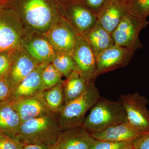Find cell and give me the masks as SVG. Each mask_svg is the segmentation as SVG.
Masks as SVG:
<instances>
[{"label": "cell", "mask_w": 149, "mask_h": 149, "mask_svg": "<svg viewBox=\"0 0 149 149\" xmlns=\"http://www.w3.org/2000/svg\"><path fill=\"white\" fill-rule=\"evenodd\" d=\"M3 5L13 10L22 25L37 34H46L64 17L58 0H6Z\"/></svg>", "instance_id": "1"}, {"label": "cell", "mask_w": 149, "mask_h": 149, "mask_svg": "<svg viewBox=\"0 0 149 149\" xmlns=\"http://www.w3.org/2000/svg\"><path fill=\"white\" fill-rule=\"evenodd\" d=\"M61 131L58 116L52 113L22 123L15 139L23 145H44L52 148Z\"/></svg>", "instance_id": "2"}, {"label": "cell", "mask_w": 149, "mask_h": 149, "mask_svg": "<svg viewBox=\"0 0 149 149\" xmlns=\"http://www.w3.org/2000/svg\"><path fill=\"white\" fill-rule=\"evenodd\" d=\"M127 122L126 112L120 101H111L100 97L91 108L82 125L89 133L93 134Z\"/></svg>", "instance_id": "3"}, {"label": "cell", "mask_w": 149, "mask_h": 149, "mask_svg": "<svg viewBox=\"0 0 149 149\" xmlns=\"http://www.w3.org/2000/svg\"><path fill=\"white\" fill-rule=\"evenodd\" d=\"M94 81L90 82L86 91L80 97L65 104L58 115L61 130L83 125L86 113L100 98Z\"/></svg>", "instance_id": "4"}, {"label": "cell", "mask_w": 149, "mask_h": 149, "mask_svg": "<svg viewBox=\"0 0 149 149\" xmlns=\"http://www.w3.org/2000/svg\"><path fill=\"white\" fill-rule=\"evenodd\" d=\"M24 29L16 13L0 5V52H13L22 46Z\"/></svg>", "instance_id": "5"}, {"label": "cell", "mask_w": 149, "mask_h": 149, "mask_svg": "<svg viewBox=\"0 0 149 149\" xmlns=\"http://www.w3.org/2000/svg\"><path fill=\"white\" fill-rule=\"evenodd\" d=\"M62 13L79 35L84 36L97 21L95 13L81 0H58Z\"/></svg>", "instance_id": "6"}, {"label": "cell", "mask_w": 149, "mask_h": 149, "mask_svg": "<svg viewBox=\"0 0 149 149\" xmlns=\"http://www.w3.org/2000/svg\"><path fill=\"white\" fill-rule=\"evenodd\" d=\"M148 23L146 19L127 15L111 33L115 45L135 52L143 47L139 40V34L142 29L147 27Z\"/></svg>", "instance_id": "7"}, {"label": "cell", "mask_w": 149, "mask_h": 149, "mask_svg": "<svg viewBox=\"0 0 149 149\" xmlns=\"http://www.w3.org/2000/svg\"><path fill=\"white\" fill-rule=\"evenodd\" d=\"M120 102L125 109L128 122L140 133L149 132V110L148 99L139 93L123 95Z\"/></svg>", "instance_id": "8"}, {"label": "cell", "mask_w": 149, "mask_h": 149, "mask_svg": "<svg viewBox=\"0 0 149 149\" xmlns=\"http://www.w3.org/2000/svg\"><path fill=\"white\" fill-rule=\"evenodd\" d=\"M72 56L77 71L88 81L95 80L97 58L93 48L84 36L77 35Z\"/></svg>", "instance_id": "9"}, {"label": "cell", "mask_w": 149, "mask_h": 149, "mask_svg": "<svg viewBox=\"0 0 149 149\" xmlns=\"http://www.w3.org/2000/svg\"><path fill=\"white\" fill-rule=\"evenodd\" d=\"M134 52L127 48L114 45L103 51L97 57V69L94 79L99 75L126 66Z\"/></svg>", "instance_id": "10"}, {"label": "cell", "mask_w": 149, "mask_h": 149, "mask_svg": "<svg viewBox=\"0 0 149 149\" xmlns=\"http://www.w3.org/2000/svg\"><path fill=\"white\" fill-rule=\"evenodd\" d=\"M45 35L56 52L72 55L78 34L64 17Z\"/></svg>", "instance_id": "11"}, {"label": "cell", "mask_w": 149, "mask_h": 149, "mask_svg": "<svg viewBox=\"0 0 149 149\" xmlns=\"http://www.w3.org/2000/svg\"><path fill=\"white\" fill-rule=\"evenodd\" d=\"M40 64L22 47L13 51L10 70L7 77L12 89L20 83Z\"/></svg>", "instance_id": "12"}, {"label": "cell", "mask_w": 149, "mask_h": 149, "mask_svg": "<svg viewBox=\"0 0 149 149\" xmlns=\"http://www.w3.org/2000/svg\"><path fill=\"white\" fill-rule=\"evenodd\" d=\"M95 141L83 125L61 130L52 149H91Z\"/></svg>", "instance_id": "13"}, {"label": "cell", "mask_w": 149, "mask_h": 149, "mask_svg": "<svg viewBox=\"0 0 149 149\" xmlns=\"http://www.w3.org/2000/svg\"><path fill=\"white\" fill-rule=\"evenodd\" d=\"M10 102L19 115L22 123L53 113L44 99L43 92L32 97Z\"/></svg>", "instance_id": "14"}, {"label": "cell", "mask_w": 149, "mask_h": 149, "mask_svg": "<svg viewBox=\"0 0 149 149\" xmlns=\"http://www.w3.org/2000/svg\"><path fill=\"white\" fill-rule=\"evenodd\" d=\"M47 65L40 64L13 88L11 97L9 101L26 98L42 93L45 89L42 80V72Z\"/></svg>", "instance_id": "15"}, {"label": "cell", "mask_w": 149, "mask_h": 149, "mask_svg": "<svg viewBox=\"0 0 149 149\" xmlns=\"http://www.w3.org/2000/svg\"><path fill=\"white\" fill-rule=\"evenodd\" d=\"M128 14L125 4L120 0H107L96 16L97 20L111 35L123 17Z\"/></svg>", "instance_id": "16"}, {"label": "cell", "mask_w": 149, "mask_h": 149, "mask_svg": "<svg viewBox=\"0 0 149 149\" xmlns=\"http://www.w3.org/2000/svg\"><path fill=\"white\" fill-rule=\"evenodd\" d=\"M23 45L29 55L40 64L51 63L56 54L45 34L24 40Z\"/></svg>", "instance_id": "17"}, {"label": "cell", "mask_w": 149, "mask_h": 149, "mask_svg": "<svg viewBox=\"0 0 149 149\" xmlns=\"http://www.w3.org/2000/svg\"><path fill=\"white\" fill-rule=\"evenodd\" d=\"M141 134L127 122L113 125L101 132L91 135L96 140L122 142L133 141Z\"/></svg>", "instance_id": "18"}, {"label": "cell", "mask_w": 149, "mask_h": 149, "mask_svg": "<svg viewBox=\"0 0 149 149\" xmlns=\"http://www.w3.org/2000/svg\"><path fill=\"white\" fill-rule=\"evenodd\" d=\"M21 124L20 118L10 102H0V132L15 139Z\"/></svg>", "instance_id": "19"}, {"label": "cell", "mask_w": 149, "mask_h": 149, "mask_svg": "<svg viewBox=\"0 0 149 149\" xmlns=\"http://www.w3.org/2000/svg\"><path fill=\"white\" fill-rule=\"evenodd\" d=\"M83 36L93 48L97 58L103 51L115 45L111 35L97 20L91 30Z\"/></svg>", "instance_id": "20"}, {"label": "cell", "mask_w": 149, "mask_h": 149, "mask_svg": "<svg viewBox=\"0 0 149 149\" xmlns=\"http://www.w3.org/2000/svg\"><path fill=\"white\" fill-rule=\"evenodd\" d=\"M91 81H88L77 70L70 73L63 83L65 104L81 95L86 91Z\"/></svg>", "instance_id": "21"}, {"label": "cell", "mask_w": 149, "mask_h": 149, "mask_svg": "<svg viewBox=\"0 0 149 149\" xmlns=\"http://www.w3.org/2000/svg\"><path fill=\"white\" fill-rule=\"evenodd\" d=\"M63 82L43 92L44 99L49 108L53 113L58 116L65 104Z\"/></svg>", "instance_id": "22"}, {"label": "cell", "mask_w": 149, "mask_h": 149, "mask_svg": "<svg viewBox=\"0 0 149 149\" xmlns=\"http://www.w3.org/2000/svg\"><path fill=\"white\" fill-rule=\"evenodd\" d=\"M51 63L66 78L73 71L77 70L72 56L69 54L56 53Z\"/></svg>", "instance_id": "23"}, {"label": "cell", "mask_w": 149, "mask_h": 149, "mask_svg": "<svg viewBox=\"0 0 149 149\" xmlns=\"http://www.w3.org/2000/svg\"><path fill=\"white\" fill-rule=\"evenodd\" d=\"M62 76L52 63L47 65L44 68L42 74L45 91L52 88L59 83L63 82L61 79Z\"/></svg>", "instance_id": "24"}, {"label": "cell", "mask_w": 149, "mask_h": 149, "mask_svg": "<svg viewBox=\"0 0 149 149\" xmlns=\"http://www.w3.org/2000/svg\"><path fill=\"white\" fill-rule=\"evenodd\" d=\"M128 14L142 19L149 15V0H130L125 5Z\"/></svg>", "instance_id": "25"}, {"label": "cell", "mask_w": 149, "mask_h": 149, "mask_svg": "<svg viewBox=\"0 0 149 149\" xmlns=\"http://www.w3.org/2000/svg\"><path fill=\"white\" fill-rule=\"evenodd\" d=\"M91 149H133V141L116 142L95 139Z\"/></svg>", "instance_id": "26"}, {"label": "cell", "mask_w": 149, "mask_h": 149, "mask_svg": "<svg viewBox=\"0 0 149 149\" xmlns=\"http://www.w3.org/2000/svg\"><path fill=\"white\" fill-rule=\"evenodd\" d=\"M13 52H0V77H7L10 69Z\"/></svg>", "instance_id": "27"}, {"label": "cell", "mask_w": 149, "mask_h": 149, "mask_svg": "<svg viewBox=\"0 0 149 149\" xmlns=\"http://www.w3.org/2000/svg\"><path fill=\"white\" fill-rule=\"evenodd\" d=\"M24 145L16 139L0 133V149H23Z\"/></svg>", "instance_id": "28"}, {"label": "cell", "mask_w": 149, "mask_h": 149, "mask_svg": "<svg viewBox=\"0 0 149 149\" xmlns=\"http://www.w3.org/2000/svg\"><path fill=\"white\" fill-rule=\"evenodd\" d=\"M12 93V89L7 77H0V102L9 101Z\"/></svg>", "instance_id": "29"}, {"label": "cell", "mask_w": 149, "mask_h": 149, "mask_svg": "<svg viewBox=\"0 0 149 149\" xmlns=\"http://www.w3.org/2000/svg\"><path fill=\"white\" fill-rule=\"evenodd\" d=\"M133 149H149V132L141 133L133 141Z\"/></svg>", "instance_id": "30"}, {"label": "cell", "mask_w": 149, "mask_h": 149, "mask_svg": "<svg viewBox=\"0 0 149 149\" xmlns=\"http://www.w3.org/2000/svg\"><path fill=\"white\" fill-rule=\"evenodd\" d=\"M89 9L97 14L107 0H81Z\"/></svg>", "instance_id": "31"}, {"label": "cell", "mask_w": 149, "mask_h": 149, "mask_svg": "<svg viewBox=\"0 0 149 149\" xmlns=\"http://www.w3.org/2000/svg\"><path fill=\"white\" fill-rule=\"evenodd\" d=\"M23 149H52V148L44 145L27 144L24 145Z\"/></svg>", "instance_id": "32"}, {"label": "cell", "mask_w": 149, "mask_h": 149, "mask_svg": "<svg viewBox=\"0 0 149 149\" xmlns=\"http://www.w3.org/2000/svg\"><path fill=\"white\" fill-rule=\"evenodd\" d=\"M120 1L125 5L126 4H127L130 0H120Z\"/></svg>", "instance_id": "33"}, {"label": "cell", "mask_w": 149, "mask_h": 149, "mask_svg": "<svg viewBox=\"0 0 149 149\" xmlns=\"http://www.w3.org/2000/svg\"><path fill=\"white\" fill-rule=\"evenodd\" d=\"M6 1V0H0V5H1L4 4Z\"/></svg>", "instance_id": "34"}, {"label": "cell", "mask_w": 149, "mask_h": 149, "mask_svg": "<svg viewBox=\"0 0 149 149\" xmlns=\"http://www.w3.org/2000/svg\"><path fill=\"white\" fill-rule=\"evenodd\" d=\"M0 133H1V132H0Z\"/></svg>", "instance_id": "35"}]
</instances>
